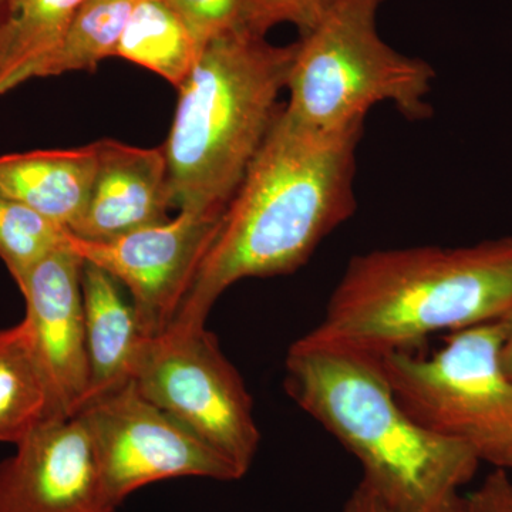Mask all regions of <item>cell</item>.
<instances>
[{
  "label": "cell",
  "mask_w": 512,
  "mask_h": 512,
  "mask_svg": "<svg viewBox=\"0 0 512 512\" xmlns=\"http://www.w3.org/2000/svg\"><path fill=\"white\" fill-rule=\"evenodd\" d=\"M200 49L214 37L245 26V0H167Z\"/></svg>",
  "instance_id": "20"
},
{
  "label": "cell",
  "mask_w": 512,
  "mask_h": 512,
  "mask_svg": "<svg viewBox=\"0 0 512 512\" xmlns=\"http://www.w3.org/2000/svg\"><path fill=\"white\" fill-rule=\"evenodd\" d=\"M503 322V340H501L500 360L505 375L512 380V308L501 318Z\"/></svg>",
  "instance_id": "24"
},
{
  "label": "cell",
  "mask_w": 512,
  "mask_h": 512,
  "mask_svg": "<svg viewBox=\"0 0 512 512\" xmlns=\"http://www.w3.org/2000/svg\"><path fill=\"white\" fill-rule=\"evenodd\" d=\"M97 168L89 201L73 235L104 241L167 221L174 207L163 147L96 141Z\"/></svg>",
  "instance_id": "12"
},
{
  "label": "cell",
  "mask_w": 512,
  "mask_h": 512,
  "mask_svg": "<svg viewBox=\"0 0 512 512\" xmlns=\"http://www.w3.org/2000/svg\"><path fill=\"white\" fill-rule=\"evenodd\" d=\"M138 0H83L59 46L40 67L36 79L72 72H93L116 56L131 12Z\"/></svg>",
  "instance_id": "18"
},
{
  "label": "cell",
  "mask_w": 512,
  "mask_h": 512,
  "mask_svg": "<svg viewBox=\"0 0 512 512\" xmlns=\"http://www.w3.org/2000/svg\"><path fill=\"white\" fill-rule=\"evenodd\" d=\"M76 416L89 430L104 480L119 505L160 481L242 478L228 460L150 402L133 382L97 397Z\"/></svg>",
  "instance_id": "8"
},
{
  "label": "cell",
  "mask_w": 512,
  "mask_h": 512,
  "mask_svg": "<svg viewBox=\"0 0 512 512\" xmlns=\"http://www.w3.org/2000/svg\"><path fill=\"white\" fill-rule=\"evenodd\" d=\"M512 308V237L473 247L377 249L350 259L318 325L296 340L382 357Z\"/></svg>",
  "instance_id": "2"
},
{
  "label": "cell",
  "mask_w": 512,
  "mask_h": 512,
  "mask_svg": "<svg viewBox=\"0 0 512 512\" xmlns=\"http://www.w3.org/2000/svg\"><path fill=\"white\" fill-rule=\"evenodd\" d=\"M387 0H330L318 25L295 42L285 111L311 126L365 121L377 104L392 103L410 121L433 114L427 97L434 69L397 52L377 29Z\"/></svg>",
  "instance_id": "5"
},
{
  "label": "cell",
  "mask_w": 512,
  "mask_h": 512,
  "mask_svg": "<svg viewBox=\"0 0 512 512\" xmlns=\"http://www.w3.org/2000/svg\"><path fill=\"white\" fill-rule=\"evenodd\" d=\"M286 393L359 461L365 484L399 512H468L461 488L480 458L463 441L413 419L379 357L293 342Z\"/></svg>",
  "instance_id": "3"
},
{
  "label": "cell",
  "mask_w": 512,
  "mask_h": 512,
  "mask_svg": "<svg viewBox=\"0 0 512 512\" xmlns=\"http://www.w3.org/2000/svg\"><path fill=\"white\" fill-rule=\"evenodd\" d=\"M363 128L365 121L311 126L282 106L171 325H205L215 302L239 281L298 271L353 217Z\"/></svg>",
  "instance_id": "1"
},
{
  "label": "cell",
  "mask_w": 512,
  "mask_h": 512,
  "mask_svg": "<svg viewBox=\"0 0 512 512\" xmlns=\"http://www.w3.org/2000/svg\"><path fill=\"white\" fill-rule=\"evenodd\" d=\"M501 340L500 319L450 333L431 356L406 350L380 360L413 419L507 470L512 468V380L501 366Z\"/></svg>",
  "instance_id": "6"
},
{
  "label": "cell",
  "mask_w": 512,
  "mask_h": 512,
  "mask_svg": "<svg viewBox=\"0 0 512 512\" xmlns=\"http://www.w3.org/2000/svg\"><path fill=\"white\" fill-rule=\"evenodd\" d=\"M10 0H0V47H2L3 36L8 26Z\"/></svg>",
  "instance_id": "25"
},
{
  "label": "cell",
  "mask_w": 512,
  "mask_h": 512,
  "mask_svg": "<svg viewBox=\"0 0 512 512\" xmlns=\"http://www.w3.org/2000/svg\"><path fill=\"white\" fill-rule=\"evenodd\" d=\"M82 269L83 259L64 244L18 284L33 346L64 417L79 414L90 389Z\"/></svg>",
  "instance_id": "11"
},
{
  "label": "cell",
  "mask_w": 512,
  "mask_h": 512,
  "mask_svg": "<svg viewBox=\"0 0 512 512\" xmlns=\"http://www.w3.org/2000/svg\"><path fill=\"white\" fill-rule=\"evenodd\" d=\"M200 52L190 29L167 0H138L116 56L151 70L178 89Z\"/></svg>",
  "instance_id": "16"
},
{
  "label": "cell",
  "mask_w": 512,
  "mask_h": 512,
  "mask_svg": "<svg viewBox=\"0 0 512 512\" xmlns=\"http://www.w3.org/2000/svg\"><path fill=\"white\" fill-rule=\"evenodd\" d=\"M329 3L330 0H245V26L266 36L269 29L289 23L303 36L318 25Z\"/></svg>",
  "instance_id": "21"
},
{
  "label": "cell",
  "mask_w": 512,
  "mask_h": 512,
  "mask_svg": "<svg viewBox=\"0 0 512 512\" xmlns=\"http://www.w3.org/2000/svg\"><path fill=\"white\" fill-rule=\"evenodd\" d=\"M64 417L25 319L0 330V443L18 444Z\"/></svg>",
  "instance_id": "15"
},
{
  "label": "cell",
  "mask_w": 512,
  "mask_h": 512,
  "mask_svg": "<svg viewBox=\"0 0 512 512\" xmlns=\"http://www.w3.org/2000/svg\"><path fill=\"white\" fill-rule=\"evenodd\" d=\"M82 289L90 372L87 404L131 382L147 336L130 295L109 272L83 261Z\"/></svg>",
  "instance_id": "14"
},
{
  "label": "cell",
  "mask_w": 512,
  "mask_h": 512,
  "mask_svg": "<svg viewBox=\"0 0 512 512\" xmlns=\"http://www.w3.org/2000/svg\"><path fill=\"white\" fill-rule=\"evenodd\" d=\"M97 168V144L0 156V195L60 227L82 218Z\"/></svg>",
  "instance_id": "13"
},
{
  "label": "cell",
  "mask_w": 512,
  "mask_h": 512,
  "mask_svg": "<svg viewBox=\"0 0 512 512\" xmlns=\"http://www.w3.org/2000/svg\"><path fill=\"white\" fill-rule=\"evenodd\" d=\"M293 56L295 43L275 46L248 28L202 47L164 144L178 211L227 210L281 113Z\"/></svg>",
  "instance_id": "4"
},
{
  "label": "cell",
  "mask_w": 512,
  "mask_h": 512,
  "mask_svg": "<svg viewBox=\"0 0 512 512\" xmlns=\"http://www.w3.org/2000/svg\"><path fill=\"white\" fill-rule=\"evenodd\" d=\"M131 382L232 464L242 477L258 453L254 404L207 325H171L141 343Z\"/></svg>",
  "instance_id": "7"
},
{
  "label": "cell",
  "mask_w": 512,
  "mask_h": 512,
  "mask_svg": "<svg viewBox=\"0 0 512 512\" xmlns=\"http://www.w3.org/2000/svg\"><path fill=\"white\" fill-rule=\"evenodd\" d=\"M69 229L0 195V259L16 285L50 252L66 244Z\"/></svg>",
  "instance_id": "19"
},
{
  "label": "cell",
  "mask_w": 512,
  "mask_h": 512,
  "mask_svg": "<svg viewBox=\"0 0 512 512\" xmlns=\"http://www.w3.org/2000/svg\"><path fill=\"white\" fill-rule=\"evenodd\" d=\"M224 214L178 211L120 237L89 241L67 234V247L124 286L147 338L170 328Z\"/></svg>",
  "instance_id": "9"
},
{
  "label": "cell",
  "mask_w": 512,
  "mask_h": 512,
  "mask_svg": "<svg viewBox=\"0 0 512 512\" xmlns=\"http://www.w3.org/2000/svg\"><path fill=\"white\" fill-rule=\"evenodd\" d=\"M80 416L43 424L0 461V512H117Z\"/></svg>",
  "instance_id": "10"
},
{
  "label": "cell",
  "mask_w": 512,
  "mask_h": 512,
  "mask_svg": "<svg viewBox=\"0 0 512 512\" xmlns=\"http://www.w3.org/2000/svg\"><path fill=\"white\" fill-rule=\"evenodd\" d=\"M83 0H10L0 47V96L36 79Z\"/></svg>",
  "instance_id": "17"
},
{
  "label": "cell",
  "mask_w": 512,
  "mask_h": 512,
  "mask_svg": "<svg viewBox=\"0 0 512 512\" xmlns=\"http://www.w3.org/2000/svg\"><path fill=\"white\" fill-rule=\"evenodd\" d=\"M467 498L468 512H512V481L507 470L497 468Z\"/></svg>",
  "instance_id": "22"
},
{
  "label": "cell",
  "mask_w": 512,
  "mask_h": 512,
  "mask_svg": "<svg viewBox=\"0 0 512 512\" xmlns=\"http://www.w3.org/2000/svg\"><path fill=\"white\" fill-rule=\"evenodd\" d=\"M342 512H399L384 503L365 484L360 483L346 501Z\"/></svg>",
  "instance_id": "23"
}]
</instances>
